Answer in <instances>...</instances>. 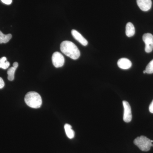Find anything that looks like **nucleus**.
Here are the masks:
<instances>
[{"mask_svg": "<svg viewBox=\"0 0 153 153\" xmlns=\"http://www.w3.org/2000/svg\"><path fill=\"white\" fill-rule=\"evenodd\" d=\"M18 66H19V63H18V62H15V63H14L13 64V67L16 68V69L17 68H18Z\"/></svg>", "mask_w": 153, "mask_h": 153, "instance_id": "6ab92c4d", "label": "nucleus"}, {"mask_svg": "<svg viewBox=\"0 0 153 153\" xmlns=\"http://www.w3.org/2000/svg\"><path fill=\"white\" fill-rule=\"evenodd\" d=\"M151 142L152 143L153 142V140H151Z\"/></svg>", "mask_w": 153, "mask_h": 153, "instance_id": "412c9836", "label": "nucleus"}, {"mask_svg": "<svg viewBox=\"0 0 153 153\" xmlns=\"http://www.w3.org/2000/svg\"><path fill=\"white\" fill-rule=\"evenodd\" d=\"M64 129L67 137L69 139H72L74 137V132L72 129V127L68 124H66L64 126Z\"/></svg>", "mask_w": 153, "mask_h": 153, "instance_id": "9b49d317", "label": "nucleus"}, {"mask_svg": "<svg viewBox=\"0 0 153 153\" xmlns=\"http://www.w3.org/2000/svg\"><path fill=\"white\" fill-rule=\"evenodd\" d=\"M25 100L27 105L32 108H39L42 103L41 95L35 91L28 92L25 96Z\"/></svg>", "mask_w": 153, "mask_h": 153, "instance_id": "f03ea898", "label": "nucleus"}, {"mask_svg": "<svg viewBox=\"0 0 153 153\" xmlns=\"http://www.w3.org/2000/svg\"><path fill=\"white\" fill-rule=\"evenodd\" d=\"M10 65V63L7 61L5 57H3L0 59V68L6 69L8 68Z\"/></svg>", "mask_w": 153, "mask_h": 153, "instance_id": "ddd939ff", "label": "nucleus"}, {"mask_svg": "<svg viewBox=\"0 0 153 153\" xmlns=\"http://www.w3.org/2000/svg\"><path fill=\"white\" fill-rule=\"evenodd\" d=\"M143 40L144 42L145 51L147 53H150L153 49V36L151 33H146L143 36Z\"/></svg>", "mask_w": 153, "mask_h": 153, "instance_id": "20e7f679", "label": "nucleus"}, {"mask_svg": "<svg viewBox=\"0 0 153 153\" xmlns=\"http://www.w3.org/2000/svg\"><path fill=\"white\" fill-rule=\"evenodd\" d=\"M134 143L143 152L149 151L151 147L153 146L151 140L144 136L137 137L134 140Z\"/></svg>", "mask_w": 153, "mask_h": 153, "instance_id": "7ed1b4c3", "label": "nucleus"}, {"mask_svg": "<svg viewBox=\"0 0 153 153\" xmlns=\"http://www.w3.org/2000/svg\"><path fill=\"white\" fill-rule=\"evenodd\" d=\"M126 33L128 37H131L134 36L135 33L134 27L131 22H128L127 24L126 28Z\"/></svg>", "mask_w": 153, "mask_h": 153, "instance_id": "9d476101", "label": "nucleus"}, {"mask_svg": "<svg viewBox=\"0 0 153 153\" xmlns=\"http://www.w3.org/2000/svg\"><path fill=\"white\" fill-rule=\"evenodd\" d=\"M52 62L56 68L62 67L65 63V59L63 55L59 52L53 53L52 56Z\"/></svg>", "mask_w": 153, "mask_h": 153, "instance_id": "39448f33", "label": "nucleus"}, {"mask_svg": "<svg viewBox=\"0 0 153 153\" xmlns=\"http://www.w3.org/2000/svg\"><path fill=\"white\" fill-rule=\"evenodd\" d=\"M16 68H14V67H11L8 69L7 71L8 79L10 81H13L15 78V73L16 72Z\"/></svg>", "mask_w": 153, "mask_h": 153, "instance_id": "4468645a", "label": "nucleus"}, {"mask_svg": "<svg viewBox=\"0 0 153 153\" xmlns=\"http://www.w3.org/2000/svg\"><path fill=\"white\" fill-rule=\"evenodd\" d=\"M2 2L7 5L10 4L12 2V0H1Z\"/></svg>", "mask_w": 153, "mask_h": 153, "instance_id": "f3484780", "label": "nucleus"}, {"mask_svg": "<svg viewBox=\"0 0 153 153\" xmlns=\"http://www.w3.org/2000/svg\"><path fill=\"white\" fill-rule=\"evenodd\" d=\"M60 50L63 54L73 60H76L80 56L79 49L71 41H63L60 44Z\"/></svg>", "mask_w": 153, "mask_h": 153, "instance_id": "f257e3e1", "label": "nucleus"}, {"mask_svg": "<svg viewBox=\"0 0 153 153\" xmlns=\"http://www.w3.org/2000/svg\"><path fill=\"white\" fill-rule=\"evenodd\" d=\"M71 34L74 39L78 41L80 44L84 46H87L88 44L87 40L79 32L76 30H73L71 31Z\"/></svg>", "mask_w": 153, "mask_h": 153, "instance_id": "6e6552de", "label": "nucleus"}, {"mask_svg": "<svg viewBox=\"0 0 153 153\" xmlns=\"http://www.w3.org/2000/svg\"><path fill=\"white\" fill-rule=\"evenodd\" d=\"M5 83L1 77H0V89L3 88L4 86Z\"/></svg>", "mask_w": 153, "mask_h": 153, "instance_id": "dca6fc26", "label": "nucleus"}, {"mask_svg": "<svg viewBox=\"0 0 153 153\" xmlns=\"http://www.w3.org/2000/svg\"><path fill=\"white\" fill-rule=\"evenodd\" d=\"M137 2L139 7L144 12L149 11L152 7V0H137Z\"/></svg>", "mask_w": 153, "mask_h": 153, "instance_id": "0eeeda50", "label": "nucleus"}, {"mask_svg": "<svg viewBox=\"0 0 153 153\" xmlns=\"http://www.w3.org/2000/svg\"><path fill=\"white\" fill-rule=\"evenodd\" d=\"M12 36L11 34L4 35L0 31V44H6L12 38Z\"/></svg>", "mask_w": 153, "mask_h": 153, "instance_id": "f8f14e48", "label": "nucleus"}, {"mask_svg": "<svg viewBox=\"0 0 153 153\" xmlns=\"http://www.w3.org/2000/svg\"><path fill=\"white\" fill-rule=\"evenodd\" d=\"M149 110L150 112L153 113V100L152 101V103L150 105L149 107Z\"/></svg>", "mask_w": 153, "mask_h": 153, "instance_id": "a211bd4d", "label": "nucleus"}, {"mask_svg": "<svg viewBox=\"0 0 153 153\" xmlns=\"http://www.w3.org/2000/svg\"><path fill=\"white\" fill-rule=\"evenodd\" d=\"M146 71L147 74H153V60L148 64L146 68Z\"/></svg>", "mask_w": 153, "mask_h": 153, "instance_id": "2eb2a0df", "label": "nucleus"}, {"mask_svg": "<svg viewBox=\"0 0 153 153\" xmlns=\"http://www.w3.org/2000/svg\"><path fill=\"white\" fill-rule=\"evenodd\" d=\"M118 67L121 69H127L130 68L132 66L131 61L127 58H121L117 62Z\"/></svg>", "mask_w": 153, "mask_h": 153, "instance_id": "1a4fd4ad", "label": "nucleus"}, {"mask_svg": "<svg viewBox=\"0 0 153 153\" xmlns=\"http://www.w3.org/2000/svg\"><path fill=\"white\" fill-rule=\"evenodd\" d=\"M143 73L144 74H145V73H146V70H144V71H143Z\"/></svg>", "mask_w": 153, "mask_h": 153, "instance_id": "aec40b11", "label": "nucleus"}, {"mask_svg": "<svg viewBox=\"0 0 153 153\" xmlns=\"http://www.w3.org/2000/svg\"><path fill=\"white\" fill-rule=\"evenodd\" d=\"M124 107V114L123 119L124 121L129 123L131 121L132 116L131 108L127 101L123 102Z\"/></svg>", "mask_w": 153, "mask_h": 153, "instance_id": "423d86ee", "label": "nucleus"}]
</instances>
